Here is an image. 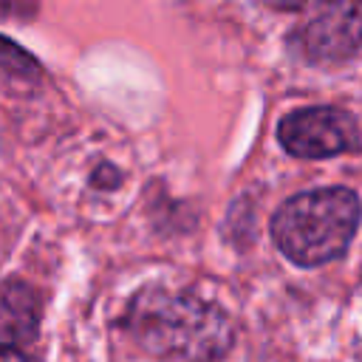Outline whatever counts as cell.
<instances>
[{
  "instance_id": "cell-5",
  "label": "cell",
  "mask_w": 362,
  "mask_h": 362,
  "mask_svg": "<svg viewBox=\"0 0 362 362\" xmlns=\"http://www.w3.org/2000/svg\"><path fill=\"white\" fill-rule=\"evenodd\" d=\"M40 322V300L31 286L23 280H8L3 288V308H0V339L3 345L20 348L23 342L34 339Z\"/></svg>"
},
{
  "instance_id": "cell-6",
  "label": "cell",
  "mask_w": 362,
  "mask_h": 362,
  "mask_svg": "<svg viewBox=\"0 0 362 362\" xmlns=\"http://www.w3.org/2000/svg\"><path fill=\"white\" fill-rule=\"evenodd\" d=\"M0 362H34L28 354H23V348H11V345H3V356Z\"/></svg>"
},
{
  "instance_id": "cell-1",
  "label": "cell",
  "mask_w": 362,
  "mask_h": 362,
  "mask_svg": "<svg viewBox=\"0 0 362 362\" xmlns=\"http://www.w3.org/2000/svg\"><path fill=\"white\" fill-rule=\"evenodd\" d=\"M130 337L156 356L215 362L232 348V322L223 308L195 294L167 288L139 291L124 314Z\"/></svg>"
},
{
  "instance_id": "cell-3",
  "label": "cell",
  "mask_w": 362,
  "mask_h": 362,
  "mask_svg": "<svg viewBox=\"0 0 362 362\" xmlns=\"http://www.w3.org/2000/svg\"><path fill=\"white\" fill-rule=\"evenodd\" d=\"M277 139L286 153L297 158H328L339 153L359 150V127L348 110L339 107H303L288 113L280 127Z\"/></svg>"
},
{
  "instance_id": "cell-7",
  "label": "cell",
  "mask_w": 362,
  "mask_h": 362,
  "mask_svg": "<svg viewBox=\"0 0 362 362\" xmlns=\"http://www.w3.org/2000/svg\"><path fill=\"white\" fill-rule=\"evenodd\" d=\"M269 6H274V8H280V11H297L305 0H266Z\"/></svg>"
},
{
  "instance_id": "cell-2",
  "label": "cell",
  "mask_w": 362,
  "mask_h": 362,
  "mask_svg": "<svg viewBox=\"0 0 362 362\" xmlns=\"http://www.w3.org/2000/svg\"><path fill=\"white\" fill-rule=\"evenodd\" d=\"M362 206L348 187H322L288 198L272 218L277 249L297 266H322L339 257L359 223Z\"/></svg>"
},
{
  "instance_id": "cell-4",
  "label": "cell",
  "mask_w": 362,
  "mask_h": 362,
  "mask_svg": "<svg viewBox=\"0 0 362 362\" xmlns=\"http://www.w3.org/2000/svg\"><path fill=\"white\" fill-rule=\"evenodd\" d=\"M294 42L308 59H348L362 48V0H320Z\"/></svg>"
}]
</instances>
